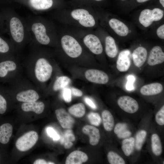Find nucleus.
<instances>
[{
    "label": "nucleus",
    "mask_w": 164,
    "mask_h": 164,
    "mask_svg": "<svg viewBox=\"0 0 164 164\" xmlns=\"http://www.w3.org/2000/svg\"><path fill=\"white\" fill-rule=\"evenodd\" d=\"M13 131L12 125L8 123L0 125V144L5 145L9 142Z\"/></svg>",
    "instance_id": "20"
},
{
    "label": "nucleus",
    "mask_w": 164,
    "mask_h": 164,
    "mask_svg": "<svg viewBox=\"0 0 164 164\" xmlns=\"http://www.w3.org/2000/svg\"><path fill=\"white\" fill-rule=\"evenodd\" d=\"M132 55L135 65L140 67L143 65L146 60L147 51L144 47L139 46L133 51Z\"/></svg>",
    "instance_id": "18"
},
{
    "label": "nucleus",
    "mask_w": 164,
    "mask_h": 164,
    "mask_svg": "<svg viewBox=\"0 0 164 164\" xmlns=\"http://www.w3.org/2000/svg\"><path fill=\"white\" fill-rule=\"evenodd\" d=\"M159 2L163 7H164V0H159Z\"/></svg>",
    "instance_id": "47"
},
{
    "label": "nucleus",
    "mask_w": 164,
    "mask_h": 164,
    "mask_svg": "<svg viewBox=\"0 0 164 164\" xmlns=\"http://www.w3.org/2000/svg\"><path fill=\"white\" fill-rule=\"evenodd\" d=\"M1 155L0 153V161H1Z\"/></svg>",
    "instance_id": "49"
},
{
    "label": "nucleus",
    "mask_w": 164,
    "mask_h": 164,
    "mask_svg": "<svg viewBox=\"0 0 164 164\" xmlns=\"http://www.w3.org/2000/svg\"><path fill=\"white\" fill-rule=\"evenodd\" d=\"M56 118L61 127L65 129H71L73 126L75 120L63 108L55 111Z\"/></svg>",
    "instance_id": "11"
},
{
    "label": "nucleus",
    "mask_w": 164,
    "mask_h": 164,
    "mask_svg": "<svg viewBox=\"0 0 164 164\" xmlns=\"http://www.w3.org/2000/svg\"><path fill=\"white\" fill-rule=\"evenodd\" d=\"M31 46L30 52L25 62L26 70L33 84L41 90L43 85L51 77L53 67L48 54L41 46Z\"/></svg>",
    "instance_id": "1"
},
{
    "label": "nucleus",
    "mask_w": 164,
    "mask_h": 164,
    "mask_svg": "<svg viewBox=\"0 0 164 164\" xmlns=\"http://www.w3.org/2000/svg\"><path fill=\"white\" fill-rule=\"evenodd\" d=\"M154 21H158L160 20L163 17L164 12L162 9L155 8L152 10Z\"/></svg>",
    "instance_id": "36"
},
{
    "label": "nucleus",
    "mask_w": 164,
    "mask_h": 164,
    "mask_svg": "<svg viewBox=\"0 0 164 164\" xmlns=\"http://www.w3.org/2000/svg\"><path fill=\"white\" fill-rule=\"evenodd\" d=\"M38 139V135L37 132L34 131H29L18 139L15 146L19 151H26L33 147Z\"/></svg>",
    "instance_id": "8"
},
{
    "label": "nucleus",
    "mask_w": 164,
    "mask_h": 164,
    "mask_svg": "<svg viewBox=\"0 0 164 164\" xmlns=\"http://www.w3.org/2000/svg\"><path fill=\"white\" fill-rule=\"evenodd\" d=\"M85 107L84 104L79 103L70 107L68 111L69 113L77 118L83 117L85 113Z\"/></svg>",
    "instance_id": "27"
},
{
    "label": "nucleus",
    "mask_w": 164,
    "mask_h": 164,
    "mask_svg": "<svg viewBox=\"0 0 164 164\" xmlns=\"http://www.w3.org/2000/svg\"><path fill=\"white\" fill-rule=\"evenodd\" d=\"M105 51L110 58H114L118 53V50L115 40L111 36H108L105 38Z\"/></svg>",
    "instance_id": "21"
},
{
    "label": "nucleus",
    "mask_w": 164,
    "mask_h": 164,
    "mask_svg": "<svg viewBox=\"0 0 164 164\" xmlns=\"http://www.w3.org/2000/svg\"><path fill=\"white\" fill-rule=\"evenodd\" d=\"M63 96L66 102H70L72 99V93L70 89L64 88L63 90Z\"/></svg>",
    "instance_id": "37"
},
{
    "label": "nucleus",
    "mask_w": 164,
    "mask_h": 164,
    "mask_svg": "<svg viewBox=\"0 0 164 164\" xmlns=\"http://www.w3.org/2000/svg\"><path fill=\"white\" fill-rule=\"evenodd\" d=\"M82 132L89 137V142L92 145H96L99 142L100 134L99 130L93 126L87 125L82 128Z\"/></svg>",
    "instance_id": "14"
},
{
    "label": "nucleus",
    "mask_w": 164,
    "mask_h": 164,
    "mask_svg": "<svg viewBox=\"0 0 164 164\" xmlns=\"http://www.w3.org/2000/svg\"><path fill=\"white\" fill-rule=\"evenodd\" d=\"M27 5L35 13L66 7L64 0H26Z\"/></svg>",
    "instance_id": "7"
},
{
    "label": "nucleus",
    "mask_w": 164,
    "mask_h": 164,
    "mask_svg": "<svg viewBox=\"0 0 164 164\" xmlns=\"http://www.w3.org/2000/svg\"><path fill=\"white\" fill-rule=\"evenodd\" d=\"M70 89L72 94L75 96L80 97L83 95L82 91L77 88L73 87H71Z\"/></svg>",
    "instance_id": "41"
},
{
    "label": "nucleus",
    "mask_w": 164,
    "mask_h": 164,
    "mask_svg": "<svg viewBox=\"0 0 164 164\" xmlns=\"http://www.w3.org/2000/svg\"><path fill=\"white\" fill-rule=\"evenodd\" d=\"M85 101L86 103L91 108L93 109H96V107L95 104L90 98L88 97H86L85 98Z\"/></svg>",
    "instance_id": "43"
},
{
    "label": "nucleus",
    "mask_w": 164,
    "mask_h": 164,
    "mask_svg": "<svg viewBox=\"0 0 164 164\" xmlns=\"http://www.w3.org/2000/svg\"><path fill=\"white\" fill-rule=\"evenodd\" d=\"M107 159L111 164H125L124 159L116 153L112 151L109 152L107 155Z\"/></svg>",
    "instance_id": "31"
},
{
    "label": "nucleus",
    "mask_w": 164,
    "mask_h": 164,
    "mask_svg": "<svg viewBox=\"0 0 164 164\" xmlns=\"http://www.w3.org/2000/svg\"><path fill=\"white\" fill-rule=\"evenodd\" d=\"M102 118L104 129L107 131H111L114 127V123L111 113L107 110L103 111L102 113Z\"/></svg>",
    "instance_id": "24"
},
{
    "label": "nucleus",
    "mask_w": 164,
    "mask_h": 164,
    "mask_svg": "<svg viewBox=\"0 0 164 164\" xmlns=\"http://www.w3.org/2000/svg\"><path fill=\"white\" fill-rule=\"evenodd\" d=\"M90 123L94 125L98 126L101 122V118L99 114L97 113L91 112L88 115Z\"/></svg>",
    "instance_id": "34"
},
{
    "label": "nucleus",
    "mask_w": 164,
    "mask_h": 164,
    "mask_svg": "<svg viewBox=\"0 0 164 164\" xmlns=\"http://www.w3.org/2000/svg\"><path fill=\"white\" fill-rule=\"evenodd\" d=\"M104 0H70L68 2L71 7H75L81 5H87L92 7L94 3L99 2Z\"/></svg>",
    "instance_id": "33"
},
{
    "label": "nucleus",
    "mask_w": 164,
    "mask_h": 164,
    "mask_svg": "<svg viewBox=\"0 0 164 164\" xmlns=\"http://www.w3.org/2000/svg\"><path fill=\"white\" fill-rule=\"evenodd\" d=\"M47 164H55V163L54 162H47Z\"/></svg>",
    "instance_id": "48"
},
{
    "label": "nucleus",
    "mask_w": 164,
    "mask_h": 164,
    "mask_svg": "<svg viewBox=\"0 0 164 164\" xmlns=\"http://www.w3.org/2000/svg\"><path fill=\"white\" fill-rule=\"evenodd\" d=\"M87 155L84 152L79 150L74 151L67 157L66 164H81L88 160Z\"/></svg>",
    "instance_id": "15"
},
{
    "label": "nucleus",
    "mask_w": 164,
    "mask_h": 164,
    "mask_svg": "<svg viewBox=\"0 0 164 164\" xmlns=\"http://www.w3.org/2000/svg\"><path fill=\"white\" fill-rule=\"evenodd\" d=\"M9 94L7 88L0 86V114H4L8 108V103L6 96Z\"/></svg>",
    "instance_id": "29"
},
{
    "label": "nucleus",
    "mask_w": 164,
    "mask_h": 164,
    "mask_svg": "<svg viewBox=\"0 0 164 164\" xmlns=\"http://www.w3.org/2000/svg\"><path fill=\"white\" fill-rule=\"evenodd\" d=\"M135 139L133 137L125 139L122 142L121 149L125 155L129 156L132 153L135 145Z\"/></svg>",
    "instance_id": "30"
},
{
    "label": "nucleus",
    "mask_w": 164,
    "mask_h": 164,
    "mask_svg": "<svg viewBox=\"0 0 164 164\" xmlns=\"http://www.w3.org/2000/svg\"><path fill=\"white\" fill-rule=\"evenodd\" d=\"M139 21L145 27L150 26L154 21L152 10L146 9L143 10L139 15Z\"/></svg>",
    "instance_id": "23"
},
{
    "label": "nucleus",
    "mask_w": 164,
    "mask_h": 164,
    "mask_svg": "<svg viewBox=\"0 0 164 164\" xmlns=\"http://www.w3.org/2000/svg\"><path fill=\"white\" fill-rule=\"evenodd\" d=\"M85 76L89 81L97 84H106L109 80L108 75L105 72L97 69L87 70L85 72Z\"/></svg>",
    "instance_id": "9"
},
{
    "label": "nucleus",
    "mask_w": 164,
    "mask_h": 164,
    "mask_svg": "<svg viewBox=\"0 0 164 164\" xmlns=\"http://www.w3.org/2000/svg\"><path fill=\"white\" fill-rule=\"evenodd\" d=\"M163 89V86L161 84L152 83L143 86L140 90V92L144 95H154L160 93Z\"/></svg>",
    "instance_id": "19"
},
{
    "label": "nucleus",
    "mask_w": 164,
    "mask_h": 164,
    "mask_svg": "<svg viewBox=\"0 0 164 164\" xmlns=\"http://www.w3.org/2000/svg\"><path fill=\"white\" fill-rule=\"evenodd\" d=\"M151 145L152 152L155 155H160L162 152V147L160 138L156 134H153L151 137Z\"/></svg>",
    "instance_id": "28"
},
{
    "label": "nucleus",
    "mask_w": 164,
    "mask_h": 164,
    "mask_svg": "<svg viewBox=\"0 0 164 164\" xmlns=\"http://www.w3.org/2000/svg\"><path fill=\"white\" fill-rule=\"evenodd\" d=\"M122 0V1H125V0Z\"/></svg>",
    "instance_id": "50"
},
{
    "label": "nucleus",
    "mask_w": 164,
    "mask_h": 164,
    "mask_svg": "<svg viewBox=\"0 0 164 164\" xmlns=\"http://www.w3.org/2000/svg\"><path fill=\"white\" fill-rule=\"evenodd\" d=\"M7 19L11 41L16 52L30 43L31 40L30 34L25 19L13 10L8 13Z\"/></svg>",
    "instance_id": "4"
},
{
    "label": "nucleus",
    "mask_w": 164,
    "mask_h": 164,
    "mask_svg": "<svg viewBox=\"0 0 164 164\" xmlns=\"http://www.w3.org/2000/svg\"><path fill=\"white\" fill-rule=\"evenodd\" d=\"M108 25L114 32L121 36H126L128 33L127 26L121 21L115 18H112L108 21Z\"/></svg>",
    "instance_id": "16"
},
{
    "label": "nucleus",
    "mask_w": 164,
    "mask_h": 164,
    "mask_svg": "<svg viewBox=\"0 0 164 164\" xmlns=\"http://www.w3.org/2000/svg\"><path fill=\"white\" fill-rule=\"evenodd\" d=\"M47 132L48 135L54 140H57L59 139V135L53 128H48L47 129Z\"/></svg>",
    "instance_id": "39"
},
{
    "label": "nucleus",
    "mask_w": 164,
    "mask_h": 164,
    "mask_svg": "<svg viewBox=\"0 0 164 164\" xmlns=\"http://www.w3.org/2000/svg\"><path fill=\"white\" fill-rule=\"evenodd\" d=\"M130 52L128 50L122 51L119 53L116 62V67L120 72L127 71L131 65V61L129 56Z\"/></svg>",
    "instance_id": "13"
},
{
    "label": "nucleus",
    "mask_w": 164,
    "mask_h": 164,
    "mask_svg": "<svg viewBox=\"0 0 164 164\" xmlns=\"http://www.w3.org/2000/svg\"><path fill=\"white\" fill-rule=\"evenodd\" d=\"M51 15L53 19L71 27L91 29L97 24L92 7L90 6L65 7L56 10Z\"/></svg>",
    "instance_id": "3"
},
{
    "label": "nucleus",
    "mask_w": 164,
    "mask_h": 164,
    "mask_svg": "<svg viewBox=\"0 0 164 164\" xmlns=\"http://www.w3.org/2000/svg\"><path fill=\"white\" fill-rule=\"evenodd\" d=\"M155 119L156 123L159 125H164V106L156 113Z\"/></svg>",
    "instance_id": "35"
},
{
    "label": "nucleus",
    "mask_w": 164,
    "mask_h": 164,
    "mask_svg": "<svg viewBox=\"0 0 164 164\" xmlns=\"http://www.w3.org/2000/svg\"><path fill=\"white\" fill-rule=\"evenodd\" d=\"M67 133L66 134V136H65L66 138L65 142L70 141L73 142L75 140V137L74 135L71 132V131L68 130L67 131Z\"/></svg>",
    "instance_id": "42"
},
{
    "label": "nucleus",
    "mask_w": 164,
    "mask_h": 164,
    "mask_svg": "<svg viewBox=\"0 0 164 164\" xmlns=\"http://www.w3.org/2000/svg\"><path fill=\"white\" fill-rule=\"evenodd\" d=\"M7 90L10 95H14L20 102H27L38 101L40 97L39 90L34 84L21 77L9 83Z\"/></svg>",
    "instance_id": "5"
},
{
    "label": "nucleus",
    "mask_w": 164,
    "mask_h": 164,
    "mask_svg": "<svg viewBox=\"0 0 164 164\" xmlns=\"http://www.w3.org/2000/svg\"><path fill=\"white\" fill-rule=\"evenodd\" d=\"M16 51L12 41L8 42L0 37V53L6 57L14 55Z\"/></svg>",
    "instance_id": "22"
},
{
    "label": "nucleus",
    "mask_w": 164,
    "mask_h": 164,
    "mask_svg": "<svg viewBox=\"0 0 164 164\" xmlns=\"http://www.w3.org/2000/svg\"><path fill=\"white\" fill-rule=\"evenodd\" d=\"M149 0H136L138 3H143L147 2Z\"/></svg>",
    "instance_id": "46"
},
{
    "label": "nucleus",
    "mask_w": 164,
    "mask_h": 164,
    "mask_svg": "<svg viewBox=\"0 0 164 164\" xmlns=\"http://www.w3.org/2000/svg\"><path fill=\"white\" fill-rule=\"evenodd\" d=\"M45 104L43 101H35L23 102L21 104V108L25 112L32 111L36 114L42 113L44 111Z\"/></svg>",
    "instance_id": "17"
},
{
    "label": "nucleus",
    "mask_w": 164,
    "mask_h": 164,
    "mask_svg": "<svg viewBox=\"0 0 164 164\" xmlns=\"http://www.w3.org/2000/svg\"><path fill=\"white\" fill-rule=\"evenodd\" d=\"M114 132L120 138H123L129 137L131 132L127 129V126L124 123H118L115 126Z\"/></svg>",
    "instance_id": "26"
},
{
    "label": "nucleus",
    "mask_w": 164,
    "mask_h": 164,
    "mask_svg": "<svg viewBox=\"0 0 164 164\" xmlns=\"http://www.w3.org/2000/svg\"><path fill=\"white\" fill-rule=\"evenodd\" d=\"M71 81L70 78L66 76L58 77L53 84L52 90L56 92L63 89L70 83Z\"/></svg>",
    "instance_id": "25"
},
{
    "label": "nucleus",
    "mask_w": 164,
    "mask_h": 164,
    "mask_svg": "<svg viewBox=\"0 0 164 164\" xmlns=\"http://www.w3.org/2000/svg\"><path fill=\"white\" fill-rule=\"evenodd\" d=\"M73 144L72 142H65L64 144V146L66 149H69L71 148Z\"/></svg>",
    "instance_id": "44"
},
{
    "label": "nucleus",
    "mask_w": 164,
    "mask_h": 164,
    "mask_svg": "<svg viewBox=\"0 0 164 164\" xmlns=\"http://www.w3.org/2000/svg\"><path fill=\"white\" fill-rule=\"evenodd\" d=\"M156 33L160 39H164V25L163 24L159 27L157 29Z\"/></svg>",
    "instance_id": "40"
},
{
    "label": "nucleus",
    "mask_w": 164,
    "mask_h": 164,
    "mask_svg": "<svg viewBox=\"0 0 164 164\" xmlns=\"http://www.w3.org/2000/svg\"><path fill=\"white\" fill-rule=\"evenodd\" d=\"M146 135V132L144 130H141L137 133L135 144V148L137 150H140L142 149Z\"/></svg>",
    "instance_id": "32"
},
{
    "label": "nucleus",
    "mask_w": 164,
    "mask_h": 164,
    "mask_svg": "<svg viewBox=\"0 0 164 164\" xmlns=\"http://www.w3.org/2000/svg\"><path fill=\"white\" fill-rule=\"evenodd\" d=\"M21 66L14 55L0 60V81L9 83L22 76Z\"/></svg>",
    "instance_id": "6"
},
{
    "label": "nucleus",
    "mask_w": 164,
    "mask_h": 164,
    "mask_svg": "<svg viewBox=\"0 0 164 164\" xmlns=\"http://www.w3.org/2000/svg\"><path fill=\"white\" fill-rule=\"evenodd\" d=\"M164 61V53L161 48L158 46H154L151 50L148 60V63L153 66L162 63Z\"/></svg>",
    "instance_id": "12"
},
{
    "label": "nucleus",
    "mask_w": 164,
    "mask_h": 164,
    "mask_svg": "<svg viewBox=\"0 0 164 164\" xmlns=\"http://www.w3.org/2000/svg\"><path fill=\"white\" fill-rule=\"evenodd\" d=\"M47 162L45 160L42 159H38L35 160L33 162V164H46Z\"/></svg>",
    "instance_id": "45"
},
{
    "label": "nucleus",
    "mask_w": 164,
    "mask_h": 164,
    "mask_svg": "<svg viewBox=\"0 0 164 164\" xmlns=\"http://www.w3.org/2000/svg\"><path fill=\"white\" fill-rule=\"evenodd\" d=\"M128 81L126 84V88L128 91H132L134 89L133 84L135 81V77L132 75H128L127 77Z\"/></svg>",
    "instance_id": "38"
},
{
    "label": "nucleus",
    "mask_w": 164,
    "mask_h": 164,
    "mask_svg": "<svg viewBox=\"0 0 164 164\" xmlns=\"http://www.w3.org/2000/svg\"><path fill=\"white\" fill-rule=\"evenodd\" d=\"M25 19L31 37L30 46H58L57 28L52 21L38 16Z\"/></svg>",
    "instance_id": "2"
},
{
    "label": "nucleus",
    "mask_w": 164,
    "mask_h": 164,
    "mask_svg": "<svg viewBox=\"0 0 164 164\" xmlns=\"http://www.w3.org/2000/svg\"><path fill=\"white\" fill-rule=\"evenodd\" d=\"M117 103L122 110L129 113H134L138 109V104L137 101L128 96L120 97L118 100Z\"/></svg>",
    "instance_id": "10"
}]
</instances>
